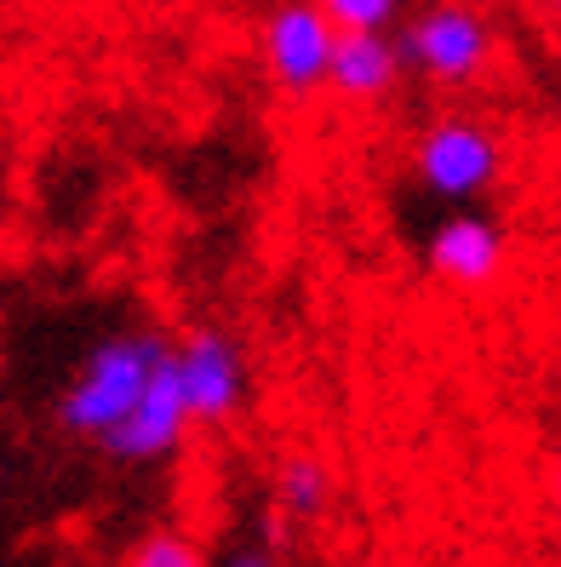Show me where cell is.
Wrapping results in <instances>:
<instances>
[{
  "label": "cell",
  "instance_id": "1",
  "mask_svg": "<svg viewBox=\"0 0 561 567\" xmlns=\"http://www.w3.org/2000/svg\"><path fill=\"white\" fill-rule=\"evenodd\" d=\"M167 361H173V344L160 332H110L81 361V373L63 384L58 430H70L81 442H104L110 430H121L132 419V408L144 402V390L155 384V373Z\"/></svg>",
  "mask_w": 561,
  "mask_h": 567
},
{
  "label": "cell",
  "instance_id": "2",
  "mask_svg": "<svg viewBox=\"0 0 561 567\" xmlns=\"http://www.w3.org/2000/svg\"><path fill=\"white\" fill-rule=\"evenodd\" d=\"M413 178L453 207H476L481 195L505 178V144L499 132L476 115H436L413 144Z\"/></svg>",
  "mask_w": 561,
  "mask_h": 567
},
{
  "label": "cell",
  "instance_id": "3",
  "mask_svg": "<svg viewBox=\"0 0 561 567\" xmlns=\"http://www.w3.org/2000/svg\"><path fill=\"white\" fill-rule=\"evenodd\" d=\"M344 29L326 18L321 0H276V12L258 29V58L263 75L281 97H310L333 81V52H339Z\"/></svg>",
  "mask_w": 561,
  "mask_h": 567
},
{
  "label": "cell",
  "instance_id": "4",
  "mask_svg": "<svg viewBox=\"0 0 561 567\" xmlns=\"http://www.w3.org/2000/svg\"><path fill=\"white\" fill-rule=\"evenodd\" d=\"M402 58L413 75L436 81V86H476L492 63V29L476 7L441 0V7L418 12L402 29Z\"/></svg>",
  "mask_w": 561,
  "mask_h": 567
},
{
  "label": "cell",
  "instance_id": "5",
  "mask_svg": "<svg viewBox=\"0 0 561 567\" xmlns=\"http://www.w3.org/2000/svg\"><path fill=\"white\" fill-rule=\"evenodd\" d=\"M173 367L184 379L195 424H229L241 413V402H247V355L224 327H212V321L189 327L184 344L173 350Z\"/></svg>",
  "mask_w": 561,
  "mask_h": 567
},
{
  "label": "cell",
  "instance_id": "6",
  "mask_svg": "<svg viewBox=\"0 0 561 567\" xmlns=\"http://www.w3.org/2000/svg\"><path fill=\"white\" fill-rule=\"evenodd\" d=\"M505 258H510L505 224L487 218L481 207L447 213V218L430 229V241H424V270H430L441 287H453V292H481V287H492V281H499V270H505Z\"/></svg>",
  "mask_w": 561,
  "mask_h": 567
},
{
  "label": "cell",
  "instance_id": "7",
  "mask_svg": "<svg viewBox=\"0 0 561 567\" xmlns=\"http://www.w3.org/2000/svg\"><path fill=\"white\" fill-rule=\"evenodd\" d=\"M189 424H195V413H189L184 379H178V367L167 361V367L155 373V384L144 390V402L132 408V419H126L121 430H110L97 447H104L110 458H121V464H155V458L178 453V442H184Z\"/></svg>",
  "mask_w": 561,
  "mask_h": 567
},
{
  "label": "cell",
  "instance_id": "8",
  "mask_svg": "<svg viewBox=\"0 0 561 567\" xmlns=\"http://www.w3.org/2000/svg\"><path fill=\"white\" fill-rule=\"evenodd\" d=\"M407 58H402V41L378 35V29H350V35H339V52H333V86L344 104H384V97L395 92V81H402Z\"/></svg>",
  "mask_w": 561,
  "mask_h": 567
},
{
  "label": "cell",
  "instance_id": "9",
  "mask_svg": "<svg viewBox=\"0 0 561 567\" xmlns=\"http://www.w3.org/2000/svg\"><path fill=\"white\" fill-rule=\"evenodd\" d=\"M270 498L287 522H315L333 505V471L315 453H287L270 476Z\"/></svg>",
  "mask_w": 561,
  "mask_h": 567
},
{
  "label": "cell",
  "instance_id": "10",
  "mask_svg": "<svg viewBox=\"0 0 561 567\" xmlns=\"http://www.w3.org/2000/svg\"><path fill=\"white\" fill-rule=\"evenodd\" d=\"M126 567H207V556H201V545H195L189 533L155 527V533H144V539L132 545Z\"/></svg>",
  "mask_w": 561,
  "mask_h": 567
},
{
  "label": "cell",
  "instance_id": "11",
  "mask_svg": "<svg viewBox=\"0 0 561 567\" xmlns=\"http://www.w3.org/2000/svg\"><path fill=\"white\" fill-rule=\"evenodd\" d=\"M321 7L344 35L350 29H378V35H389L395 18H402V0H321Z\"/></svg>",
  "mask_w": 561,
  "mask_h": 567
},
{
  "label": "cell",
  "instance_id": "12",
  "mask_svg": "<svg viewBox=\"0 0 561 567\" xmlns=\"http://www.w3.org/2000/svg\"><path fill=\"white\" fill-rule=\"evenodd\" d=\"M218 567H281V561H276V550H270V545H236Z\"/></svg>",
  "mask_w": 561,
  "mask_h": 567
},
{
  "label": "cell",
  "instance_id": "13",
  "mask_svg": "<svg viewBox=\"0 0 561 567\" xmlns=\"http://www.w3.org/2000/svg\"><path fill=\"white\" fill-rule=\"evenodd\" d=\"M555 511H561V464H555Z\"/></svg>",
  "mask_w": 561,
  "mask_h": 567
},
{
  "label": "cell",
  "instance_id": "14",
  "mask_svg": "<svg viewBox=\"0 0 561 567\" xmlns=\"http://www.w3.org/2000/svg\"><path fill=\"white\" fill-rule=\"evenodd\" d=\"M550 7H555V12H561V0H550Z\"/></svg>",
  "mask_w": 561,
  "mask_h": 567
}]
</instances>
